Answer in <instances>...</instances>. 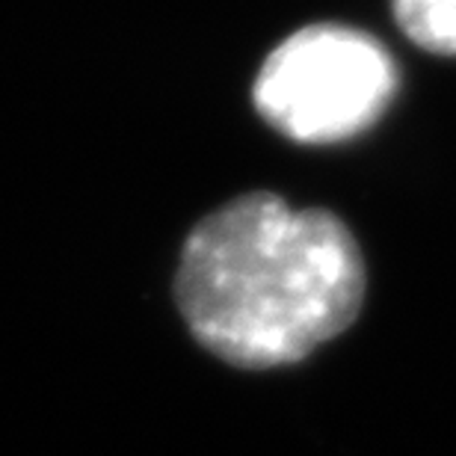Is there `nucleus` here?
<instances>
[{"label": "nucleus", "instance_id": "obj_1", "mask_svg": "<svg viewBox=\"0 0 456 456\" xmlns=\"http://www.w3.org/2000/svg\"><path fill=\"white\" fill-rule=\"evenodd\" d=\"M175 299L216 359L243 370L285 368L355 323L364 258L341 216L255 190L190 232Z\"/></svg>", "mask_w": 456, "mask_h": 456}, {"label": "nucleus", "instance_id": "obj_2", "mask_svg": "<svg viewBox=\"0 0 456 456\" xmlns=\"http://www.w3.org/2000/svg\"><path fill=\"white\" fill-rule=\"evenodd\" d=\"M397 86V62L379 39L346 24H308L267 53L252 104L281 136L321 145L377 125Z\"/></svg>", "mask_w": 456, "mask_h": 456}, {"label": "nucleus", "instance_id": "obj_3", "mask_svg": "<svg viewBox=\"0 0 456 456\" xmlns=\"http://www.w3.org/2000/svg\"><path fill=\"white\" fill-rule=\"evenodd\" d=\"M397 27L418 48L456 57V0H391Z\"/></svg>", "mask_w": 456, "mask_h": 456}]
</instances>
